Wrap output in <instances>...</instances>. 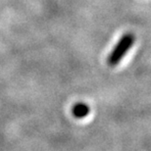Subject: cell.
<instances>
[{
  "label": "cell",
  "instance_id": "6da1fadb",
  "mask_svg": "<svg viewBox=\"0 0 151 151\" xmlns=\"http://www.w3.org/2000/svg\"><path fill=\"white\" fill-rule=\"evenodd\" d=\"M135 41V37L132 32H127L120 38V40L118 41L116 46L113 48V50L111 51L109 57H108V64L111 67H115L119 63L122 61L124 56L126 55L127 52L131 49L132 46L134 45Z\"/></svg>",
  "mask_w": 151,
  "mask_h": 151
},
{
  "label": "cell",
  "instance_id": "7a4b0ae2",
  "mask_svg": "<svg viewBox=\"0 0 151 151\" xmlns=\"http://www.w3.org/2000/svg\"><path fill=\"white\" fill-rule=\"evenodd\" d=\"M89 106L86 103H83V102H78L72 108V113L77 119H83V118L86 117L89 114Z\"/></svg>",
  "mask_w": 151,
  "mask_h": 151
}]
</instances>
